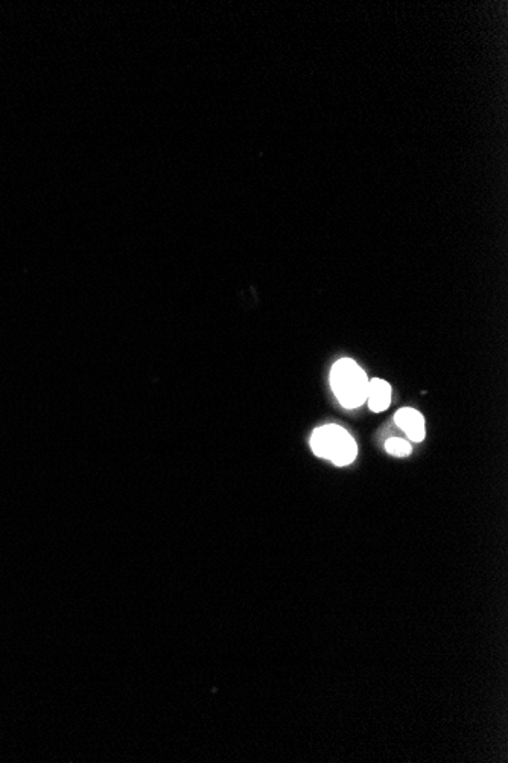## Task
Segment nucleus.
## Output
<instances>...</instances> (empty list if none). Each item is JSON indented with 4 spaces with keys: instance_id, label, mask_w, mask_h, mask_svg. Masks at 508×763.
I'll return each instance as SVG.
<instances>
[{
    "instance_id": "nucleus-1",
    "label": "nucleus",
    "mask_w": 508,
    "mask_h": 763,
    "mask_svg": "<svg viewBox=\"0 0 508 763\" xmlns=\"http://www.w3.org/2000/svg\"><path fill=\"white\" fill-rule=\"evenodd\" d=\"M370 380L350 359L338 360L331 371V388L345 409H358L365 404Z\"/></svg>"
},
{
    "instance_id": "nucleus-2",
    "label": "nucleus",
    "mask_w": 508,
    "mask_h": 763,
    "mask_svg": "<svg viewBox=\"0 0 508 763\" xmlns=\"http://www.w3.org/2000/svg\"><path fill=\"white\" fill-rule=\"evenodd\" d=\"M311 445L318 458L331 459L338 467H345L356 459L358 447L353 438L340 425H326L312 434Z\"/></svg>"
},
{
    "instance_id": "nucleus-3",
    "label": "nucleus",
    "mask_w": 508,
    "mask_h": 763,
    "mask_svg": "<svg viewBox=\"0 0 508 763\" xmlns=\"http://www.w3.org/2000/svg\"><path fill=\"white\" fill-rule=\"evenodd\" d=\"M394 421L413 442H422L425 439V419L422 413L414 409H401L396 413Z\"/></svg>"
},
{
    "instance_id": "nucleus-4",
    "label": "nucleus",
    "mask_w": 508,
    "mask_h": 763,
    "mask_svg": "<svg viewBox=\"0 0 508 763\" xmlns=\"http://www.w3.org/2000/svg\"><path fill=\"white\" fill-rule=\"evenodd\" d=\"M368 407L372 412L379 413L386 410L391 404V385L385 380L374 378L370 380L368 384V396H367Z\"/></svg>"
},
{
    "instance_id": "nucleus-5",
    "label": "nucleus",
    "mask_w": 508,
    "mask_h": 763,
    "mask_svg": "<svg viewBox=\"0 0 508 763\" xmlns=\"http://www.w3.org/2000/svg\"><path fill=\"white\" fill-rule=\"evenodd\" d=\"M385 450L390 453L391 455H396V458H405V455H410L411 451H413V447L411 443H408L406 441L403 439H399V438H391L388 439L386 443H385Z\"/></svg>"
}]
</instances>
